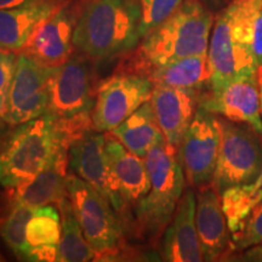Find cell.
<instances>
[{
  "label": "cell",
  "instance_id": "1",
  "mask_svg": "<svg viewBox=\"0 0 262 262\" xmlns=\"http://www.w3.org/2000/svg\"><path fill=\"white\" fill-rule=\"evenodd\" d=\"M214 16L201 0H183L168 18L141 39L136 49L123 56L114 73L148 77L169 62L206 55Z\"/></svg>",
  "mask_w": 262,
  "mask_h": 262
},
{
  "label": "cell",
  "instance_id": "2",
  "mask_svg": "<svg viewBox=\"0 0 262 262\" xmlns=\"http://www.w3.org/2000/svg\"><path fill=\"white\" fill-rule=\"evenodd\" d=\"M135 0H88L73 35L74 49L94 62L125 56L140 44Z\"/></svg>",
  "mask_w": 262,
  "mask_h": 262
},
{
  "label": "cell",
  "instance_id": "3",
  "mask_svg": "<svg viewBox=\"0 0 262 262\" xmlns=\"http://www.w3.org/2000/svg\"><path fill=\"white\" fill-rule=\"evenodd\" d=\"M150 188L134 211L129 237L157 245L168 227L186 189V178L178 149L165 139L156 143L145 157ZM127 237V238H129Z\"/></svg>",
  "mask_w": 262,
  "mask_h": 262
},
{
  "label": "cell",
  "instance_id": "4",
  "mask_svg": "<svg viewBox=\"0 0 262 262\" xmlns=\"http://www.w3.org/2000/svg\"><path fill=\"white\" fill-rule=\"evenodd\" d=\"M73 142L50 113L11 126L0 140V186L16 188L34 179L61 146Z\"/></svg>",
  "mask_w": 262,
  "mask_h": 262
},
{
  "label": "cell",
  "instance_id": "5",
  "mask_svg": "<svg viewBox=\"0 0 262 262\" xmlns=\"http://www.w3.org/2000/svg\"><path fill=\"white\" fill-rule=\"evenodd\" d=\"M261 9L262 0H232L217 15L208 49L210 84L257 74L253 32Z\"/></svg>",
  "mask_w": 262,
  "mask_h": 262
},
{
  "label": "cell",
  "instance_id": "6",
  "mask_svg": "<svg viewBox=\"0 0 262 262\" xmlns=\"http://www.w3.org/2000/svg\"><path fill=\"white\" fill-rule=\"evenodd\" d=\"M67 193L84 237L96 251V260L107 261L123 247L122 220L108 199L75 173L67 175Z\"/></svg>",
  "mask_w": 262,
  "mask_h": 262
},
{
  "label": "cell",
  "instance_id": "7",
  "mask_svg": "<svg viewBox=\"0 0 262 262\" xmlns=\"http://www.w3.org/2000/svg\"><path fill=\"white\" fill-rule=\"evenodd\" d=\"M100 83L94 61L73 52L63 64L52 68L47 113L61 122L91 118Z\"/></svg>",
  "mask_w": 262,
  "mask_h": 262
},
{
  "label": "cell",
  "instance_id": "8",
  "mask_svg": "<svg viewBox=\"0 0 262 262\" xmlns=\"http://www.w3.org/2000/svg\"><path fill=\"white\" fill-rule=\"evenodd\" d=\"M221 143L212 179L219 193L256 181L262 172L261 135L244 123L220 118Z\"/></svg>",
  "mask_w": 262,
  "mask_h": 262
},
{
  "label": "cell",
  "instance_id": "9",
  "mask_svg": "<svg viewBox=\"0 0 262 262\" xmlns=\"http://www.w3.org/2000/svg\"><path fill=\"white\" fill-rule=\"evenodd\" d=\"M220 143V118L199 106L178 148L179 162L189 187L202 189L212 185Z\"/></svg>",
  "mask_w": 262,
  "mask_h": 262
},
{
  "label": "cell",
  "instance_id": "10",
  "mask_svg": "<svg viewBox=\"0 0 262 262\" xmlns=\"http://www.w3.org/2000/svg\"><path fill=\"white\" fill-rule=\"evenodd\" d=\"M153 86L148 77L133 73H114L101 81L91 112L94 129L111 133L150 100Z\"/></svg>",
  "mask_w": 262,
  "mask_h": 262
},
{
  "label": "cell",
  "instance_id": "11",
  "mask_svg": "<svg viewBox=\"0 0 262 262\" xmlns=\"http://www.w3.org/2000/svg\"><path fill=\"white\" fill-rule=\"evenodd\" d=\"M88 0H64L33 33L22 54L47 67H58L73 55V35Z\"/></svg>",
  "mask_w": 262,
  "mask_h": 262
},
{
  "label": "cell",
  "instance_id": "12",
  "mask_svg": "<svg viewBox=\"0 0 262 262\" xmlns=\"http://www.w3.org/2000/svg\"><path fill=\"white\" fill-rule=\"evenodd\" d=\"M68 157L73 173L108 199L123 222L124 205L106 152V133L86 130L71 143Z\"/></svg>",
  "mask_w": 262,
  "mask_h": 262
},
{
  "label": "cell",
  "instance_id": "13",
  "mask_svg": "<svg viewBox=\"0 0 262 262\" xmlns=\"http://www.w3.org/2000/svg\"><path fill=\"white\" fill-rule=\"evenodd\" d=\"M199 106L235 123L251 126L262 136V114L257 74L210 84Z\"/></svg>",
  "mask_w": 262,
  "mask_h": 262
},
{
  "label": "cell",
  "instance_id": "14",
  "mask_svg": "<svg viewBox=\"0 0 262 262\" xmlns=\"http://www.w3.org/2000/svg\"><path fill=\"white\" fill-rule=\"evenodd\" d=\"M51 73L52 67L42 66L22 52L18 55L9 95L10 125H19L47 113Z\"/></svg>",
  "mask_w": 262,
  "mask_h": 262
},
{
  "label": "cell",
  "instance_id": "15",
  "mask_svg": "<svg viewBox=\"0 0 262 262\" xmlns=\"http://www.w3.org/2000/svg\"><path fill=\"white\" fill-rule=\"evenodd\" d=\"M106 152L124 205L123 226L125 238L133 226L134 211L150 188L145 159L126 149L111 133H106Z\"/></svg>",
  "mask_w": 262,
  "mask_h": 262
},
{
  "label": "cell",
  "instance_id": "16",
  "mask_svg": "<svg viewBox=\"0 0 262 262\" xmlns=\"http://www.w3.org/2000/svg\"><path fill=\"white\" fill-rule=\"evenodd\" d=\"M203 91L199 89H179L155 85L150 103L155 111L164 139L170 146L178 149L191 125Z\"/></svg>",
  "mask_w": 262,
  "mask_h": 262
},
{
  "label": "cell",
  "instance_id": "17",
  "mask_svg": "<svg viewBox=\"0 0 262 262\" xmlns=\"http://www.w3.org/2000/svg\"><path fill=\"white\" fill-rule=\"evenodd\" d=\"M195 224L204 261H222L232 256L233 242L222 210L221 195L212 185L196 194Z\"/></svg>",
  "mask_w": 262,
  "mask_h": 262
},
{
  "label": "cell",
  "instance_id": "18",
  "mask_svg": "<svg viewBox=\"0 0 262 262\" xmlns=\"http://www.w3.org/2000/svg\"><path fill=\"white\" fill-rule=\"evenodd\" d=\"M196 195L192 187L186 188L172 220L163 234L162 256L168 262L204 261L195 224Z\"/></svg>",
  "mask_w": 262,
  "mask_h": 262
},
{
  "label": "cell",
  "instance_id": "19",
  "mask_svg": "<svg viewBox=\"0 0 262 262\" xmlns=\"http://www.w3.org/2000/svg\"><path fill=\"white\" fill-rule=\"evenodd\" d=\"M70 146L63 145L56 150L50 162L31 181L16 188L9 189L8 195L16 201L38 206L58 204L68 196L67 165H70Z\"/></svg>",
  "mask_w": 262,
  "mask_h": 262
},
{
  "label": "cell",
  "instance_id": "20",
  "mask_svg": "<svg viewBox=\"0 0 262 262\" xmlns=\"http://www.w3.org/2000/svg\"><path fill=\"white\" fill-rule=\"evenodd\" d=\"M64 0H40L0 10V49L21 51L33 33Z\"/></svg>",
  "mask_w": 262,
  "mask_h": 262
},
{
  "label": "cell",
  "instance_id": "21",
  "mask_svg": "<svg viewBox=\"0 0 262 262\" xmlns=\"http://www.w3.org/2000/svg\"><path fill=\"white\" fill-rule=\"evenodd\" d=\"M111 134L126 149L143 159L149 149L164 139L150 101L143 103L123 123L114 127Z\"/></svg>",
  "mask_w": 262,
  "mask_h": 262
},
{
  "label": "cell",
  "instance_id": "22",
  "mask_svg": "<svg viewBox=\"0 0 262 262\" xmlns=\"http://www.w3.org/2000/svg\"><path fill=\"white\" fill-rule=\"evenodd\" d=\"M148 78L153 85L203 90L211 83L208 54L169 62L150 72Z\"/></svg>",
  "mask_w": 262,
  "mask_h": 262
},
{
  "label": "cell",
  "instance_id": "23",
  "mask_svg": "<svg viewBox=\"0 0 262 262\" xmlns=\"http://www.w3.org/2000/svg\"><path fill=\"white\" fill-rule=\"evenodd\" d=\"M61 215L62 233L58 245V261L61 262H88L96 260V251L84 237L83 231L73 206L68 196L62 199L57 204Z\"/></svg>",
  "mask_w": 262,
  "mask_h": 262
},
{
  "label": "cell",
  "instance_id": "24",
  "mask_svg": "<svg viewBox=\"0 0 262 262\" xmlns=\"http://www.w3.org/2000/svg\"><path fill=\"white\" fill-rule=\"evenodd\" d=\"M0 220V237L18 260L27 261L29 247L26 231L35 209L8 195V206Z\"/></svg>",
  "mask_w": 262,
  "mask_h": 262
},
{
  "label": "cell",
  "instance_id": "25",
  "mask_svg": "<svg viewBox=\"0 0 262 262\" xmlns=\"http://www.w3.org/2000/svg\"><path fill=\"white\" fill-rule=\"evenodd\" d=\"M220 195L229 232L235 234L255 206L262 202V186L257 181L232 186L221 192Z\"/></svg>",
  "mask_w": 262,
  "mask_h": 262
},
{
  "label": "cell",
  "instance_id": "26",
  "mask_svg": "<svg viewBox=\"0 0 262 262\" xmlns=\"http://www.w3.org/2000/svg\"><path fill=\"white\" fill-rule=\"evenodd\" d=\"M62 233L61 215L52 204L38 206L29 220L26 237L29 247L60 245Z\"/></svg>",
  "mask_w": 262,
  "mask_h": 262
},
{
  "label": "cell",
  "instance_id": "27",
  "mask_svg": "<svg viewBox=\"0 0 262 262\" xmlns=\"http://www.w3.org/2000/svg\"><path fill=\"white\" fill-rule=\"evenodd\" d=\"M141 10V37L162 24L182 4L183 0H135Z\"/></svg>",
  "mask_w": 262,
  "mask_h": 262
},
{
  "label": "cell",
  "instance_id": "28",
  "mask_svg": "<svg viewBox=\"0 0 262 262\" xmlns=\"http://www.w3.org/2000/svg\"><path fill=\"white\" fill-rule=\"evenodd\" d=\"M232 242L234 251L262 244V202L255 206L239 232L232 234Z\"/></svg>",
  "mask_w": 262,
  "mask_h": 262
},
{
  "label": "cell",
  "instance_id": "29",
  "mask_svg": "<svg viewBox=\"0 0 262 262\" xmlns=\"http://www.w3.org/2000/svg\"><path fill=\"white\" fill-rule=\"evenodd\" d=\"M18 55L15 51L0 49V116L8 122L9 95L14 79Z\"/></svg>",
  "mask_w": 262,
  "mask_h": 262
},
{
  "label": "cell",
  "instance_id": "30",
  "mask_svg": "<svg viewBox=\"0 0 262 262\" xmlns=\"http://www.w3.org/2000/svg\"><path fill=\"white\" fill-rule=\"evenodd\" d=\"M58 245H44V247H34L29 251L27 261L33 262H51L58 261Z\"/></svg>",
  "mask_w": 262,
  "mask_h": 262
},
{
  "label": "cell",
  "instance_id": "31",
  "mask_svg": "<svg viewBox=\"0 0 262 262\" xmlns=\"http://www.w3.org/2000/svg\"><path fill=\"white\" fill-rule=\"evenodd\" d=\"M253 51L254 57L256 61L257 70L262 64V9L257 12L254 21L253 32Z\"/></svg>",
  "mask_w": 262,
  "mask_h": 262
},
{
  "label": "cell",
  "instance_id": "32",
  "mask_svg": "<svg viewBox=\"0 0 262 262\" xmlns=\"http://www.w3.org/2000/svg\"><path fill=\"white\" fill-rule=\"evenodd\" d=\"M229 260L244 261V262H262V244L254 245L248 249L242 250L237 256H232Z\"/></svg>",
  "mask_w": 262,
  "mask_h": 262
},
{
  "label": "cell",
  "instance_id": "33",
  "mask_svg": "<svg viewBox=\"0 0 262 262\" xmlns=\"http://www.w3.org/2000/svg\"><path fill=\"white\" fill-rule=\"evenodd\" d=\"M40 2V0H0V10L17 8V6L31 4V3Z\"/></svg>",
  "mask_w": 262,
  "mask_h": 262
},
{
  "label": "cell",
  "instance_id": "34",
  "mask_svg": "<svg viewBox=\"0 0 262 262\" xmlns=\"http://www.w3.org/2000/svg\"><path fill=\"white\" fill-rule=\"evenodd\" d=\"M10 129H11V125L6 122L4 118L0 116V140L6 135V133H8Z\"/></svg>",
  "mask_w": 262,
  "mask_h": 262
},
{
  "label": "cell",
  "instance_id": "35",
  "mask_svg": "<svg viewBox=\"0 0 262 262\" xmlns=\"http://www.w3.org/2000/svg\"><path fill=\"white\" fill-rule=\"evenodd\" d=\"M257 83H258V90H260V104H261V114H262V64L257 70Z\"/></svg>",
  "mask_w": 262,
  "mask_h": 262
},
{
  "label": "cell",
  "instance_id": "36",
  "mask_svg": "<svg viewBox=\"0 0 262 262\" xmlns=\"http://www.w3.org/2000/svg\"><path fill=\"white\" fill-rule=\"evenodd\" d=\"M209 3H210L211 5H214V6H219V5H221L222 3L225 2V0H208Z\"/></svg>",
  "mask_w": 262,
  "mask_h": 262
},
{
  "label": "cell",
  "instance_id": "37",
  "mask_svg": "<svg viewBox=\"0 0 262 262\" xmlns=\"http://www.w3.org/2000/svg\"><path fill=\"white\" fill-rule=\"evenodd\" d=\"M5 260V258L4 257H3V255H2V253H0V261H4Z\"/></svg>",
  "mask_w": 262,
  "mask_h": 262
}]
</instances>
